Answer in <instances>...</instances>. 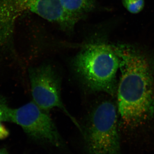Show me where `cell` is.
<instances>
[{
    "label": "cell",
    "mask_w": 154,
    "mask_h": 154,
    "mask_svg": "<svg viewBox=\"0 0 154 154\" xmlns=\"http://www.w3.org/2000/svg\"><path fill=\"white\" fill-rule=\"evenodd\" d=\"M120 81L117 110L122 126L132 130L154 116V63L144 54L128 45H119Z\"/></svg>",
    "instance_id": "1"
},
{
    "label": "cell",
    "mask_w": 154,
    "mask_h": 154,
    "mask_svg": "<svg viewBox=\"0 0 154 154\" xmlns=\"http://www.w3.org/2000/svg\"><path fill=\"white\" fill-rule=\"evenodd\" d=\"M120 60L119 45L93 43L78 53L73 60L72 66L89 90L113 96L117 91L116 74Z\"/></svg>",
    "instance_id": "2"
},
{
    "label": "cell",
    "mask_w": 154,
    "mask_h": 154,
    "mask_svg": "<svg viewBox=\"0 0 154 154\" xmlns=\"http://www.w3.org/2000/svg\"><path fill=\"white\" fill-rule=\"evenodd\" d=\"M117 110L109 101L94 108L83 134L88 154H120Z\"/></svg>",
    "instance_id": "3"
},
{
    "label": "cell",
    "mask_w": 154,
    "mask_h": 154,
    "mask_svg": "<svg viewBox=\"0 0 154 154\" xmlns=\"http://www.w3.org/2000/svg\"><path fill=\"white\" fill-rule=\"evenodd\" d=\"M6 122L21 126L28 136L34 140L57 147L64 145L63 141L51 117L33 101L17 108L8 107Z\"/></svg>",
    "instance_id": "4"
},
{
    "label": "cell",
    "mask_w": 154,
    "mask_h": 154,
    "mask_svg": "<svg viewBox=\"0 0 154 154\" xmlns=\"http://www.w3.org/2000/svg\"><path fill=\"white\" fill-rule=\"evenodd\" d=\"M28 73L33 102L47 112L54 108L61 109L78 126L62 101L60 79L53 67L48 64L30 67Z\"/></svg>",
    "instance_id": "5"
},
{
    "label": "cell",
    "mask_w": 154,
    "mask_h": 154,
    "mask_svg": "<svg viewBox=\"0 0 154 154\" xmlns=\"http://www.w3.org/2000/svg\"><path fill=\"white\" fill-rule=\"evenodd\" d=\"M27 11L54 22L66 30H72L79 20L63 8L60 0H24Z\"/></svg>",
    "instance_id": "6"
},
{
    "label": "cell",
    "mask_w": 154,
    "mask_h": 154,
    "mask_svg": "<svg viewBox=\"0 0 154 154\" xmlns=\"http://www.w3.org/2000/svg\"><path fill=\"white\" fill-rule=\"evenodd\" d=\"M64 10L70 15L79 19L83 14L94 9L96 0H60Z\"/></svg>",
    "instance_id": "7"
},
{
    "label": "cell",
    "mask_w": 154,
    "mask_h": 154,
    "mask_svg": "<svg viewBox=\"0 0 154 154\" xmlns=\"http://www.w3.org/2000/svg\"><path fill=\"white\" fill-rule=\"evenodd\" d=\"M124 8L132 14H137L144 8V0H122Z\"/></svg>",
    "instance_id": "8"
},
{
    "label": "cell",
    "mask_w": 154,
    "mask_h": 154,
    "mask_svg": "<svg viewBox=\"0 0 154 154\" xmlns=\"http://www.w3.org/2000/svg\"><path fill=\"white\" fill-rule=\"evenodd\" d=\"M1 122H0V139H4L8 136L9 132Z\"/></svg>",
    "instance_id": "9"
},
{
    "label": "cell",
    "mask_w": 154,
    "mask_h": 154,
    "mask_svg": "<svg viewBox=\"0 0 154 154\" xmlns=\"http://www.w3.org/2000/svg\"><path fill=\"white\" fill-rule=\"evenodd\" d=\"M0 154H8L5 148H0Z\"/></svg>",
    "instance_id": "10"
},
{
    "label": "cell",
    "mask_w": 154,
    "mask_h": 154,
    "mask_svg": "<svg viewBox=\"0 0 154 154\" xmlns=\"http://www.w3.org/2000/svg\"><path fill=\"white\" fill-rule=\"evenodd\" d=\"M5 102H6V100L4 99V97L2 96H1L0 95V104L5 103Z\"/></svg>",
    "instance_id": "11"
}]
</instances>
